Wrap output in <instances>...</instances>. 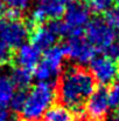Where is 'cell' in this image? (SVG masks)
<instances>
[{
    "mask_svg": "<svg viewBox=\"0 0 119 121\" xmlns=\"http://www.w3.org/2000/svg\"><path fill=\"white\" fill-rule=\"evenodd\" d=\"M96 89L90 72L81 66L68 67L60 77L56 96L61 105L71 109L77 117L83 115V106Z\"/></svg>",
    "mask_w": 119,
    "mask_h": 121,
    "instance_id": "6da1fadb",
    "label": "cell"
},
{
    "mask_svg": "<svg viewBox=\"0 0 119 121\" xmlns=\"http://www.w3.org/2000/svg\"><path fill=\"white\" fill-rule=\"evenodd\" d=\"M56 89L51 83L38 82L26 95V101L20 112L25 121H39L54 105Z\"/></svg>",
    "mask_w": 119,
    "mask_h": 121,
    "instance_id": "7a4b0ae2",
    "label": "cell"
},
{
    "mask_svg": "<svg viewBox=\"0 0 119 121\" xmlns=\"http://www.w3.org/2000/svg\"><path fill=\"white\" fill-rule=\"evenodd\" d=\"M64 52L61 46H54L44 52L39 65L34 69V78L39 82L51 83L61 77L64 65Z\"/></svg>",
    "mask_w": 119,
    "mask_h": 121,
    "instance_id": "3957f363",
    "label": "cell"
},
{
    "mask_svg": "<svg viewBox=\"0 0 119 121\" xmlns=\"http://www.w3.org/2000/svg\"><path fill=\"white\" fill-rule=\"evenodd\" d=\"M84 32L85 39L91 43L96 52L98 51L107 53L117 41L116 31L107 25L104 18L91 19L86 25Z\"/></svg>",
    "mask_w": 119,
    "mask_h": 121,
    "instance_id": "277c9868",
    "label": "cell"
},
{
    "mask_svg": "<svg viewBox=\"0 0 119 121\" xmlns=\"http://www.w3.org/2000/svg\"><path fill=\"white\" fill-rule=\"evenodd\" d=\"M63 26L65 30V35H82L86 25L91 20V9L88 5L75 1L65 8L63 14Z\"/></svg>",
    "mask_w": 119,
    "mask_h": 121,
    "instance_id": "5b68a950",
    "label": "cell"
},
{
    "mask_svg": "<svg viewBox=\"0 0 119 121\" xmlns=\"http://www.w3.org/2000/svg\"><path fill=\"white\" fill-rule=\"evenodd\" d=\"M65 35V30L62 21L54 20L49 24H42L34 26L31 33V43L36 47L40 52L48 51L56 46L60 37Z\"/></svg>",
    "mask_w": 119,
    "mask_h": 121,
    "instance_id": "8992f818",
    "label": "cell"
},
{
    "mask_svg": "<svg viewBox=\"0 0 119 121\" xmlns=\"http://www.w3.org/2000/svg\"><path fill=\"white\" fill-rule=\"evenodd\" d=\"M110 108L107 89L100 86L96 88L86 100L82 118H86L88 121H105L110 113Z\"/></svg>",
    "mask_w": 119,
    "mask_h": 121,
    "instance_id": "52a82bcc",
    "label": "cell"
},
{
    "mask_svg": "<svg viewBox=\"0 0 119 121\" xmlns=\"http://www.w3.org/2000/svg\"><path fill=\"white\" fill-rule=\"evenodd\" d=\"M28 34V26L20 19L0 18V40L11 49L26 43Z\"/></svg>",
    "mask_w": 119,
    "mask_h": 121,
    "instance_id": "ba28073f",
    "label": "cell"
},
{
    "mask_svg": "<svg viewBox=\"0 0 119 121\" xmlns=\"http://www.w3.org/2000/svg\"><path fill=\"white\" fill-rule=\"evenodd\" d=\"M62 48L64 55L77 65L90 64L96 56V49L85 39V37H83V34L68 37Z\"/></svg>",
    "mask_w": 119,
    "mask_h": 121,
    "instance_id": "9c48e42d",
    "label": "cell"
},
{
    "mask_svg": "<svg viewBox=\"0 0 119 121\" xmlns=\"http://www.w3.org/2000/svg\"><path fill=\"white\" fill-rule=\"evenodd\" d=\"M89 72L93 78L95 82H98L103 87L110 83H113L119 72V66L115 59L109 55H98L95 56L89 64Z\"/></svg>",
    "mask_w": 119,
    "mask_h": 121,
    "instance_id": "30bf717a",
    "label": "cell"
},
{
    "mask_svg": "<svg viewBox=\"0 0 119 121\" xmlns=\"http://www.w3.org/2000/svg\"><path fill=\"white\" fill-rule=\"evenodd\" d=\"M65 6L58 0H39L31 14V22L34 26L42 25L48 20H58L63 17Z\"/></svg>",
    "mask_w": 119,
    "mask_h": 121,
    "instance_id": "8fae6325",
    "label": "cell"
},
{
    "mask_svg": "<svg viewBox=\"0 0 119 121\" xmlns=\"http://www.w3.org/2000/svg\"><path fill=\"white\" fill-rule=\"evenodd\" d=\"M41 60V52L32 43H23L16 48L14 61L16 67H21L28 71H34Z\"/></svg>",
    "mask_w": 119,
    "mask_h": 121,
    "instance_id": "7c38bea8",
    "label": "cell"
},
{
    "mask_svg": "<svg viewBox=\"0 0 119 121\" xmlns=\"http://www.w3.org/2000/svg\"><path fill=\"white\" fill-rule=\"evenodd\" d=\"M33 78H34V75H33L32 71H28V69H25L21 67L13 68L9 74V79L12 80L15 88H19L21 91H25L27 87L31 86Z\"/></svg>",
    "mask_w": 119,
    "mask_h": 121,
    "instance_id": "4fadbf2b",
    "label": "cell"
},
{
    "mask_svg": "<svg viewBox=\"0 0 119 121\" xmlns=\"http://www.w3.org/2000/svg\"><path fill=\"white\" fill-rule=\"evenodd\" d=\"M43 118L44 121H74V114L63 105H53Z\"/></svg>",
    "mask_w": 119,
    "mask_h": 121,
    "instance_id": "5bb4252c",
    "label": "cell"
},
{
    "mask_svg": "<svg viewBox=\"0 0 119 121\" xmlns=\"http://www.w3.org/2000/svg\"><path fill=\"white\" fill-rule=\"evenodd\" d=\"M16 88L13 85L9 77H0V104L4 106H8L13 95L15 94Z\"/></svg>",
    "mask_w": 119,
    "mask_h": 121,
    "instance_id": "9a60e30c",
    "label": "cell"
},
{
    "mask_svg": "<svg viewBox=\"0 0 119 121\" xmlns=\"http://www.w3.org/2000/svg\"><path fill=\"white\" fill-rule=\"evenodd\" d=\"M6 7H8L9 9L21 14L22 12H25L29 6H31V1L32 0H0Z\"/></svg>",
    "mask_w": 119,
    "mask_h": 121,
    "instance_id": "2e32d148",
    "label": "cell"
},
{
    "mask_svg": "<svg viewBox=\"0 0 119 121\" xmlns=\"http://www.w3.org/2000/svg\"><path fill=\"white\" fill-rule=\"evenodd\" d=\"M104 20L115 31H119V6H112L106 13Z\"/></svg>",
    "mask_w": 119,
    "mask_h": 121,
    "instance_id": "e0dca14e",
    "label": "cell"
},
{
    "mask_svg": "<svg viewBox=\"0 0 119 121\" xmlns=\"http://www.w3.org/2000/svg\"><path fill=\"white\" fill-rule=\"evenodd\" d=\"M26 95H27V93L25 91H21V89L16 91L8 106H11V108L14 112H21L22 107L25 105V101H26Z\"/></svg>",
    "mask_w": 119,
    "mask_h": 121,
    "instance_id": "ac0fdd59",
    "label": "cell"
},
{
    "mask_svg": "<svg viewBox=\"0 0 119 121\" xmlns=\"http://www.w3.org/2000/svg\"><path fill=\"white\" fill-rule=\"evenodd\" d=\"M113 0H89V8L97 13H106L112 7Z\"/></svg>",
    "mask_w": 119,
    "mask_h": 121,
    "instance_id": "d6986e66",
    "label": "cell"
},
{
    "mask_svg": "<svg viewBox=\"0 0 119 121\" xmlns=\"http://www.w3.org/2000/svg\"><path fill=\"white\" fill-rule=\"evenodd\" d=\"M107 96L111 107H119V81L111 85L107 89Z\"/></svg>",
    "mask_w": 119,
    "mask_h": 121,
    "instance_id": "ffe728a7",
    "label": "cell"
},
{
    "mask_svg": "<svg viewBox=\"0 0 119 121\" xmlns=\"http://www.w3.org/2000/svg\"><path fill=\"white\" fill-rule=\"evenodd\" d=\"M12 58V53H11V48L4 43L0 40V64H6L11 60Z\"/></svg>",
    "mask_w": 119,
    "mask_h": 121,
    "instance_id": "44dd1931",
    "label": "cell"
},
{
    "mask_svg": "<svg viewBox=\"0 0 119 121\" xmlns=\"http://www.w3.org/2000/svg\"><path fill=\"white\" fill-rule=\"evenodd\" d=\"M109 56H111L112 59H119V41L118 42H116L111 48H110V51L106 53Z\"/></svg>",
    "mask_w": 119,
    "mask_h": 121,
    "instance_id": "7402d4cb",
    "label": "cell"
},
{
    "mask_svg": "<svg viewBox=\"0 0 119 121\" xmlns=\"http://www.w3.org/2000/svg\"><path fill=\"white\" fill-rule=\"evenodd\" d=\"M9 117L11 115H9V112H8L7 107L0 104V121H8Z\"/></svg>",
    "mask_w": 119,
    "mask_h": 121,
    "instance_id": "603a6c76",
    "label": "cell"
},
{
    "mask_svg": "<svg viewBox=\"0 0 119 121\" xmlns=\"http://www.w3.org/2000/svg\"><path fill=\"white\" fill-rule=\"evenodd\" d=\"M58 1H60V2H62L63 5H65V4H69V5H70V4L75 2L76 0H58Z\"/></svg>",
    "mask_w": 119,
    "mask_h": 121,
    "instance_id": "cb8c5ba5",
    "label": "cell"
},
{
    "mask_svg": "<svg viewBox=\"0 0 119 121\" xmlns=\"http://www.w3.org/2000/svg\"><path fill=\"white\" fill-rule=\"evenodd\" d=\"M8 121H20V120H19L18 118H14V117H9Z\"/></svg>",
    "mask_w": 119,
    "mask_h": 121,
    "instance_id": "d4e9b609",
    "label": "cell"
},
{
    "mask_svg": "<svg viewBox=\"0 0 119 121\" xmlns=\"http://www.w3.org/2000/svg\"><path fill=\"white\" fill-rule=\"evenodd\" d=\"M111 121H119V118H113Z\"/></svg>",
    "mask_w": 119,
    "mask_h": 121,
    "instance_id": "484cf974",
    "label": "cell"
},
{
    "mask_svg": "<svg viewBox=\"0 0 119 121\" xmlns=\"http://www.w3.org/2000/svg\"><path fill=\"white\" fill-rule=\"evenodd\" d=\"M117 1V4H118V6H119V0H116Z\"/></svg>",
    "mask_w": 119,
    "mask_h": 121,
    "instance_id": "4316f807",
    "label": "cell"
},
{
    "mask_svg": "<svg viewBox=\"0 0 119 121\" xmlns=\"http://www.w3.org/2000/svg\"><path fill=\"white\" fill-rule=\"evenodd\" d=\"M118 77H119V72H118Z\"/></svg>",
    "mask_w": 119,
    "mask_h": 121,
    "instance_id": "83f0119b",
    "label": "cell"
},
{
    "mask_svg": "<svg viewBox=\"0 0 119 121\" xmlns=\"http://www.w3.org/2000/svg\"><path fill=\"white\" fill-rule=\"evenodd\" d=\"M118 108H119V107H118Z\"/></svg>",
    "mask_w": 119,
    "mask_h": 121,
    "instance_id": "f1b7e54d",
    "label": "cell"
}]
</instances>
